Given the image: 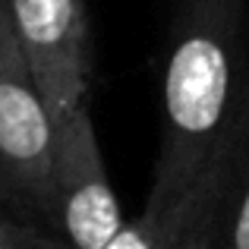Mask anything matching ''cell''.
Returning a JSON list of instances; mask_svg holds the SVG:
<instances>
[{
	"mask_svg": "<svg viewBox=\"0 0 249 249\" xmlns=\"http://www.w3.org/2000/svg\"><path fill=\"white\" fill-rule=\"evenodd\" d=\"M243 129H246V145H249V89H246V98H243Z\"/></svg>",
	"mask_w": 249,
	"mask_h": 249,
	"instance_id": "obj_9",
	"label": "cell"
},
{
	"mask_svg": "<svg viewBox=\"0 0 249 249\" xmlns=\"http://www.w3.org/2000/svg\"><path fill=\"white\" fill-rule=\"evenodd\" d=\"M0 218H3V199H0Z\"/></svg>",
	"mask_w": 249,
	"mask_h": 249,
	"instance_id": "obj_10",
	"label": "cell"
},
{
	"mask_svg": "<svg viewBox=\"0 0 249 249\" xmlns=\"http://www.w3.org/2000/svg\"><path fill=\"white\" fill-rule=\"evenodd\" d=\"M0 249H73L60 233L0 218Z\"/></svg>",
	"mask_w": 249,
	"mask_h": 249,
	"instance_id": "obj_8",
	"label": "cell"
},
{
	"mask_svg": "<svg viewBox=\"0 0 249 249\" xmlns=\"http://www.w3.org/2000/svg\"><path fill=\"white\" fill-rule=\"evenodd\" d=\"M0 6L51 117L60 120L85 104L91 48L82 0H0Z\"/></svg>",
	"mask_w": 249,
	"mask_h": 249,
	"instance_id": "obj_4",
	"label": "cell"
},
{
	"mask_svg": "<svg viewBox=\"0 0 249 249\" xmlns=\"http://www.w3.org/2000/svg\"><path fill=\"white\" fill-rule=\"evenodd\" d=\"M51 161L54 117L0 6V189L48 221L54 212Z\"/></svg>",
	"mask_w": 249,
	"mask_h": 249,
	"instance_id": "obj_2",
	"label": "cell"
},
{
	"mask_svg": "<svg viewBox=\"0 0 249 249\" xmlns=\"http://www.w3.org/2000/svg\"><path fill=\"white\" fill-rule=\"evenodd\" d=\"M214 249H249V161L243 136V110H240V139L233 155L231 177L214 218Z\"/></svg>",
	"mask_w": 249,
	"mask_h": 249,
	"instance_id": "obj_6",
	"label": "cell"
},
{
	"mask_svg": "<svg viewBox=\"0 0 249 249\" xmlns=\"http://www.w3.org/2000/svg\"><path fill=\"white\" fill-rule=\"evenodd\" d=\"M51 199V224L73 249H104L126 221L110 186L89 101L54 120Z\"/></svg>",
	"mask_w": 249,
	"mask_h": 249,
	"instance_id": "obj_3",
	"label": "cell"
},
{
	"mask_svg": "<svg viewBox=\"0 0 249 249\" xmlns=\"http://www.w3.org/2000/svg\"><path fill=\"white\" fill-rule=\"evenodd\" d=\"M243 110V107H240ZM237 136H240V117L233 123V129L227 133V139L221 142V148L214 152V158L208 161L205 174L196 180V186L177 202L170 212H158V208H142L139 218L123 221L120 231L104 243V249H174L180 233L186 231V224L196 218L205 199L214 189L224 186L227 174L233 167V155H237Z\"/></svg>",
	"mask_w": 249,
	"mask_h": 249,
	"instance_id": "obj_5",
	"label": "cell"
},
{
	"mask_svg": "<svg viewBox=\"0 0 249 249\" xmlns=\"http://www.w3.org/2000/svg\"><path fill=\"white\" fill-rule=\"evenodd\" d=\"M246 48H249V35H246Z\"/></svg>",
	"mask_w": 249,
	"mask_h": 249,
	"instance_id": "obj_11",
	"label": "cell"
},
{
	"mask_svg": "<svg viewBox=\"0 0 249 249\" xmlns=\"http://www.w3.org/2000/svg\"><path fill=\"white\" fill-rule=\"evenodd\" d=\"M249 0H180L161 82V145L148 208L170 212L227 139L249 85Z\"/></svg>",
	"mask_w": 249,
	"mask_h": 249,
	"instance_id": "obj_1",
	"label": "cell"
},
{
	"mask_svg": "<svg viewBox=\"0 0 249 249\" xmlns=\"http://www.w3.org/2000/svg\"><path fill=\"white\" fill-rule=\"evenodd\" d=\"M237 139H240V136H237ZM227 177H231V174H227ZM221 196H224V186L214 189V193L205 199V205H202L199 212H196V218L186 224V231L180 233V240H177L174 249H214V218H218Z\"/></svg>",
	"mask_w": 249,
	"mask_h": 249,
	"instance_id": "obj_7",
	"label": "cell"
}]
</instances>
